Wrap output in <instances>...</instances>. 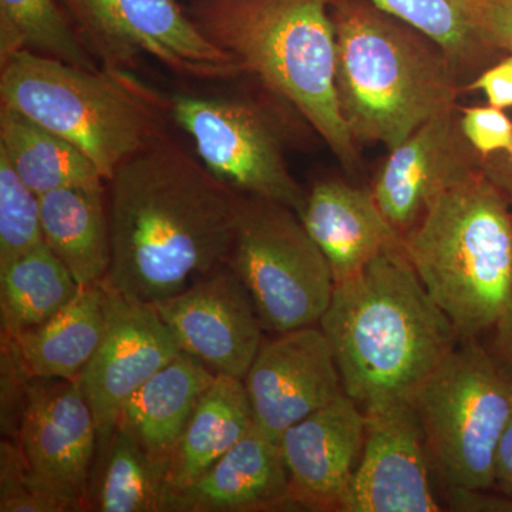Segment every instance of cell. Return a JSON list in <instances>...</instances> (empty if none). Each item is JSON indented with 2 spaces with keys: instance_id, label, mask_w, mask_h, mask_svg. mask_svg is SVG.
Returning <instances> with one entry per match:
<instances>
[{
  "instance_id": "obj_6",
  "label": "cell",
  "mask_w": 512,
  "mask_h": 512,
  "mask_svg": "<svg viewBox=\"0 0 512 512\" xmlns=\"http://www.w3.org/2000/svg\"><path fill=\"white\" fill-rule=\"evenodd\" d=\"M0 100L89 158L104 181L165 137L164 99L126 70H89L23 50L0 63Z\"/></svg>"
},
{
  "instance_id": "obj_13",
  "label": "cell",
  "mask_w": 512,
  "mask_h": 512,
  "mask_svg": "<svg viewBox=\"0 0 512 512\" xmlns=\"http://www.w3.org/2000/svg\"><path fill=\"white\" fill-rule=\"evenodd\" d=\"M151 305L181 352L200 359L215 375L244 380L265 329L231 266H221L185 291Z\"/></svg>"
},
{
  "instance_id": "obj_38",
  "label": "cell",
  "mask_w": 512,
  "mask_h": 512,
  "mask_svg": "<svg viewBox=\"0 0 512 512\" xmlns=\"http://www.w3.org/2000/svg\"><path fill=\"white\" fill-rule=\"evenodd\" d=\"M507 161L510 165L504 168L503 174L495 175V177H491L490 175V177L493 178L495 184L503 190L512 204V158H507Z\"/></svg>"
},
{
  "instance_id": "obj_32",
  "label": "cell",
  "mask_w": 512,
  "mask_h": 512,
  "mask_svg": "<svg viewBox=\"0 0 512 512\" xmlns=\"http://www.w3.org/2000/svg\"><path fill=\"white\" fill-rule=\"evenodd\" d=\"M2 436L16 439L30 377L9 340L2 339Z\"/></svg>"
},
{
  "instance_id": "obj_8",
  "label": "cell",
  "mask_w": 512,
  "mask_h": 512,
  "mask_svg": "<svg viewBox=\"0 0 512 512\" xmlns=\"http://www.w3.org/2000/svg\"><path fill=\"white\" fill-rule=\"evenodd\" d=\"M228 265L275 335L319 325L328 311L335 289L328 259L284 204L241 194Z\"/></svg>"
},
{
  "instance_id": "obj_27",
  "label": "cell",
  "mask_w": 512,
  "mask_h": 512,
  "mask_svg": "<svg viewBox=\"0 0 512 512\" xmlns=\"http://www.w3.org/2000/svg\"><path fill=\"white\" fill-rule=\"evenodd\" d=\"M23 50L99 69L57 0H0V63Z\"/></svg>"
},
{
  "instance_id": "obj_18",
  "label": "cell",
  "mask_w": 512,
  "mask_h": 512,
  "mask_svg": "<svg viewBox=\"0 0 512 512\" xmlns=\"http://www.w3.org/2000/svg\"><path fill=\"white\" fill-rule=\"evenodd\" d=\"M281 444L252 429L190 487L170 512L295 511Z\"/></svg>"
},
{
  "instance_id": "obj_30",
  "label": "cell",
  "mask_w": 512,
  "mask_h": 512,
  "mask_svg": "<svg viewBox=\"0 0 512 512\" xmlns=\"http://www.w3.org/2000/svg\"><path fill=\"white\" fill-rule=\"evenodd\" d=\"M72 508L40 485L15 439L0 441V512H69Z\"/></svg>"
},
{
  "instance_id": "obj_31",
  "label": "cell",
  "mask_w": 512,
  "mask_h": 512,
  "mask_svg": "<svg viewBox=\"0 0 512 512\" xmlns=\"http://www.w3.org/2000/svg\"><path fill=\"white\" fill-rule=\"evenodd\" d=\"M461 133L481 157L504 153L512 158V120L497 107H467L458 119Z\"/></svg>"
},
{
  "instance_id": "obj_25",
  "label": "cell",
  "mask_w": 512,
  "mask_h": 512,
  "mask_svg": "<svg viewBox=\"0 0 512 512\" xmlns=\"http://www.w3.org/2000/svg\"><path fill=\"white\" fill-rule=\"evenodd\" d=\"M0 151L39 197L104 181L79 148L5 103L0 106Z\"/></svg>"
},
{
  "instance_id": "obj_17",
  "label": "cell",
  "mask_w": 512,
  "mask_h": 512,
  "mask_svg": "<svg viewBox=\"0 0 512 512\" xmlns=\"http://www.w3.org/2000/svg\"><path fill=\"white\" fill-rule=\"evenodd\" d=\"M466 138L454 109L424 123L390 151L372 194L384 217L404 235L431 201L468 168Z\"/></svg>"
},
{
  "instance_id": "obj_21",
  "label": "cell",
  "mask_w": 512,
  "mask_h": 512,
  "mask_svg": "<svg viewBox=\"0 0 512 512\" xmlns=\"http://www.w3.org/2000/svg\"><path fill=\"white\" fill-rule=\"evenodd\" d=\"M43 239L80 288L103 284L111 261L107 183L72 185L40 195Z\"/></svg>"
},
{
  "instance_id": "obj_3",
  "label": "cell",
  "mask_w": 512,
  "mask_h": 512,
  "mask_svg": "<svg viewBox=\"0 0 512 512\" xmlns=\"http://www.w3.org/2000/svg\"><path fill=\"white\" fill-rule=\"evenodd\" d=\"M190 16L268 92L291 106L349 170L357 143L340 110L332 0H198Z\"/></svg>"
},
{
  "instance_id": "obj_7",
  "label": "cell",
  "mask_w": 512,
  "mask_h": 512,
  "mask_svg": "<svg viewBox=\"0 0 512 512\" xmlns=\"http://www.w3.org/2000/svg\"><path fill=\"white\" fill-rule=\"evenodd\" d=\"M441 488L494 490L498 447L512 420V383L478 339L460 340L412 400Z\"/></svg>"
},
{
  "instance_id": "obj_23",
  "label": "cell",
  "mask_w": 512,
  "mask_h": 512,
  "mask_svg": "<svg viewBox=\"0 0 512 512\" xmlns=\"http://www.w3.org/2000/svg\"><path fill=\"white\" fill-rule=\"evenodd\" d=\"M252 426L254 416L244 380L217 375L202 394L168 461L171 497L200 480Z\"/></svg>"
},
{
  "instance_id": "obj_12",
  "label": "cell",
  "mask_w": 512,
  "mask_h": 512,
  "mask_svg": "<svg viewBox=\"0 0 512 512\" xmlns=\"http://www.w3.org/2000/svg\"><path fill=\"white\" fill-rule=\"evenodd\" d=\"M180 352L151 303L109 291L103 339L77 377L96 420L97 456L109 444L127 400Z\"/></svg>"
},
{
  "instance_id": "obj_15",
  "label": "cell",
  "mask_w": 512,
  "mask_h": 512,
  "mask_svg": "<svg viewBox=\"0 0 512 512\" xmlns=\"http://www.w3.org/2000/svg\"><path fill=\"white\" fill-rule=\"evenodd\" d=\"M366 417L365 447L339 512L446 511L412 403Z\"/></svg>"
},
{
  "instance_id": "obj_10",
  "label": "cell",
  "mask_w": 512,
  "mask_h": 512,
  "mask_svg": "<svg viewBox=\"0 0 512 512\" xmlns=\"http://www.w3.org/2000/svg\"><path fill=\"white\" fill-rule=\"evenodd\" d=\"M76 29L106 67L154 57L187 79L217 82L242 73L234 56L202 32L178 0H62Z\"/></svg>"
},
{
  "instance_id": "obj_2",
  "label": "cell",
  "mask_w": 512,
  "mask_h": 512,
  "mask_svg": "<svg viewBox=\"0 0 512 512\" xmlns=\"http://www.w3.org/2000/svg\"><path fill=\"white\" fill-rule=\"evenodd\" d=\"M319 326L332 346L345 393L365 413L412 403L461 340L403 248L383 252L359 274L335 284Z\"/></svg>"
},
{
  "instance_id": "obj_5",
  "label": "cell",
  "mask_w": 512,
  "mask_h": 512,
  "mask_svg": "<svg viewBox=\"0 0 512 512\" xmlns=\"http://www.w3.org/2000/svg\"><path fill=\"white\" fill-rule=\"evenodd\" d=\"M403 252L461 340L480 339L512 309L511 202L471 167L403 235Z\"/></svg>"
},
{
  "instance_id": "obj_35",
  "label": "cell",
  "mask_w": 512,
  "mask_h": 512,
  "mask_svg": "<svg viewBox=\"0 0 512 512\" xmlns=\"http://www.w3.org/2000/svg\"><path fill=\"white\" fill-rule=\"evenodd\" d=\"M468 90L484 93L490 106L501 110L512 109V53L484 70L468 86Z\"/></svg>"
},
{
  "instance_id": "obj_24",
  "label": "cell",
  "mask_w": 512,
  "mask_h": 512,
  "mask_svg": "<svg viewBox=\"0 0 512 512\" xmlns=\"http://www.w3.org/2000/svg\"><path fill=\"white\" fill-rule=\"evenodd\" d=\"M167 467L148 456L136 437L117 424L94 464L87 511L170 512Z\"/></svg>"
},
{
  "instance_id": "obj_28",
  "label": "cell",
  "mask_w": 512,
  "mask_h": 512,
  "mask_svg": "<svg viewBox=\"0 0 512 512\" xmlns=\"http://www.w3.org/2000/svg\"><path fill=\"white\" fill-rule=\"evenodd\" d=\"M439 47L460 74L493 52L473 18L471 0H369Z\"/></svg>"
},
{
  "instance_id": "obj_36",
  "label": "cell",
  "mask_w": 512,
  "mask_h": 512,
  "mask_svg": "<svg viewBox=\"0 0 512 512\" xmlns=\"http://www.w3.org/2000/svg\"><path fill=\"white\" fill-rule=\"evenodd\" d=\"M487 346L512 383V309L490 330Z\"/></svg>"
},
{
  "instance_id": "obj_9",
  "label": "cell",
  "mask_w": 512,
  "mask_h": 512,
  "mask_svg": "<svg viewBox=\"0 0 512 512\" xmlns=\"http://www.w3.org/2000/svg\"><path fill=\"white\" fill-rule=\"evenodd\" d=\"M164 109L222 183L239 194L284 204L296 214L302 210L306 192L289 170L279 131L254 101L175 93L164 99Z\"/></svg>"
},
{
  "instance_id": "obj_4",
  "label": "cell",
  "mask_w": 512,
  "mask_h": 512,
  "mask_svg": "<svg viewBox=\"0 0 512 512\" xmlns=\"http://www.w3.org/2000/svg\"><path fill=\"white\" fill-rule=\"evenodd\" d=\"M332 18L340 110L356 143L392 151L456 109L457 70L427 37L369 0H332Z\"/></svg>"
},
{
  "instance_id": "obj_1",
  "label": "cell",
  "mask_w": 512,
  "mask_h": 512,
  "mask_svg": "<svg viewBox=\"0 0 512 512\" xmlns=\"http://www.w3.org/2000/svg\"><path fill=\"white\" fill-rule=\"evenodd\" d=\"M239 198L170 138L131 157L107 181L111 261L104 288L156 303L227 265Z\"/></svg>"
},
{
  "instance_id": "obj_33",
  "label": "cell",
  "mask_w": 512,
  "mask_h": 512,
  "mask_svg": "<svg viewBox=\"0 0 512 512\" xmlns=\"http://www.w3.org/2000/svg\"><path fill=\"white\" fill-rule=\"evenodd\" d=\"M471 9L485 42L512 53V0H471Z\"/></svg>"
},
{
  "instance_id": "obj_11",
  "label": "cell",
  "mask_w": 512,
  "mask_h": 512,
  "mask_svg": "<svg viewBox=\"0 0 512 512\" xmlns=\"http://www.w3.org/2000/svg\"><path fill=\"white\" fill-rule=\"evenodd\" d=\"M15 440L46 491L87 511L99 434L77 379H30Z\"/></svg>"
},
{
  "instance_id": "obj_26",
  "label": "cell",
  "mask_w": 512,
  "mask_h": 512,
  "mask_svg": "<svg viewBox=\"0 0 512 512\" xmlns=\"http://www.w3.org/2000/svg\"><path fill=\"white\" fill-rule=\"evenodd\" d=\"M80 291L72 272L46 242L0 265L2 338L42 325Z\"/></svg>"
},
{
  "instance_id": "obj_14",
  "label": "cell",
  "mask_w": 512,
  "mask_h": 512,
  "mask_svg": "<svg viewBox=\"0 0 512 512\" xmlns=\"http://www.w3.org/2000/svg\"><path fill=\"white\" fill-rule=\"evenodd\" d=\"M244 384L255 426L276 441L345 393L332 346L316 325L264 340Z\"/></svg>"
},
{
  "instance_id": "obj_20",
  "label": "cell",
  "mask_w": 512,
  "mask_h": 512,
  "mask_svg": "<svg viewBox=\"0 0 512 512\" xmlns=\"http://www.w3.org/2000/svg\"><path fill=\"white\" fill-rule=\"evenodd\" d=\"M215 377L200 359L180 352L127 400L117 424L136 437L148 456L167 467L191 414Z\"/></svg>"
},
{
  "instance_id": "obj_29",
  "label": "cell",
  "mask_w": 512,
  "mask_h": 512,
  "mask_svg": "<svg viewBox=\"0 0 512 512\" xmlns=\"http://www.w3.org/2000/svg\"><path fill=\"white\" fill-rule=\"evenodd\" d=\"M42 242L40 197L0 151V265Z\"/></svg>"
},
{
  "instance_id": "obj_22",
  "label": "cell",
  "mask_w": 512,
  "mask_h": 512,
  "mask_svg": "<svg viewBox=\"0 0 512 512\" xmlns=\"http://www.w3.org/2000/svg\"><path fill=\"white\" fill-rule=\"evenodd\" d=\"M107 309L103 284L84 286L47 322L2 339L9 340L30 379L76 380L103 339Z\"/></svg>"
},
{
  "instance_id": "obj_16",
  "label": "cell",
  "mask_w": 512,
  "mask_h": 512,
  "mask_svg": "<svg viewBox=\"0 0 512 512\" xmlns=\"http://www.w3.org/2000/svg\"><path fill=\"white\" fill-rule=\"evenodd\" d=\"M366 429V413L343 393L282 434L279 444L296 510H340L362 457Z\"/></svg>"
},
{
  "instance_id": "obj_19",
  "label": "cell",
  "mask_w": 512,
  "mask_h": 512,
  "mask_svg": "<svg viewBox=\"0 0 512 512\" xmlns=\"http://www.w3.org/2000/svg\"><path fill=\"white\" fill-rule=\"evenodd\" d=\"M298 215L328 259L335 284L359 274L383 252L403 248V235L384 217L372 191L345 181L313 185Z\"/></svg>"
},
{
  "instance_id": "obj_37",
  "label": "cell",
  "mask_w": 512,
  "mask_h": 512,
  "mask_svg": "<svg viewBox=\"0 0 512 512\" xmlns=\"http://www.w3.org/2000/svg\"><path fill=\"white\" fill-rule=\"evenodd\" d=\"M494 490L512 498V420L498 447Z\"/></svg>"
},
{
  "instance_id": "obj_34",
  "label": "cell",
  "mask_w": 512,
  "mask_h": 512,
  "mask_svg": "<svg viewBox=\"0 0 512 512\" xmlns=\"http://www.w3.org/2000/svg\"><path fill=\"white\" fill-rule=\"evenodd\" d=\"M443 493V504L447 511L512 512V498L495 490L447 488Z\"/></svg>"
}]
</instances>
